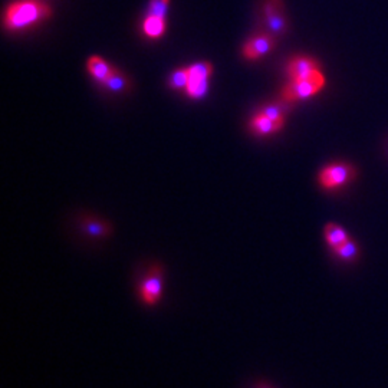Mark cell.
Wrapping results in <instances>:
<instances>
[{"label": "cell", "instance_id": "10", "mask_svg": "<svg viewBox=\"0 0 388 388\" xmlns=\"http://www.w3.org/2000/svg\"><path fill=\"white\" fill-rule=\"evenodd\" d=\"M324 236L326 244L331 249H335L338 246H341L343 244L350 239L347 230L344 227L339 226L338 223H328L324 229Z\"/></svg>", "mask_w": 388, "mask_h": 388}, {"label": "cell", "instance_id": "8", "mask_svg": "<svg viewBox=\"0 0 388 388\" xmlns=\"http://www.w3.org/2000/svg\"><path fill=\"white\" fill-rule=\"evenodd\" d=\"M81 226H82V230L85 232V234H88L89 237L103 239V237H108L113 232L110 223H107L101 219L91 217V216L82 219Z\"/></svg>", "mask_w": 388, "mask_h": 388}, {"label": "cell", "instance_id": "2", "mask_svg": "<svg viewBox=\"0 0 388 388\" xmlns=\"http://www.w3.org/2000/svg\"><path fill=\"white\" fill-rule=\"evenodd\" d=\"M325 85V78L321 71H316L305 78L295 79L286 85L282 91V98L286 103H295L307 100L309 96L318 93Z\"/></svg>", "mask_w": 388, "mask_h": 388}, {"label": "cell", "instance_id": "15", "mask_svg": "<svg viewBox=\"0 0 388 388\" xmlns=\"http://www.w3.org/2000/svg\"><path fill=\"white\" fill-rule=\"evenodd\" d=\"M103 85L107 89L113 91V92H121V91H124L128 86V81H127V78L122 74H120L118 71H114L113 75Z\"/></svg>", "mask_w": 388, "mask_h": 388}, {"label": "cell", "instance_id": "9", "mask_svg": "<svg viewBox=\"0 0 388 388\" xmlns=\"http://www.w3.org/2000/svg\"><path fill=\"white\" fill-rule=\"evenodd\" d=\"M285 120H273L266 117L265 114H259L258 117H255L251 122V128L255 134L259 135H268V134H273L276 131H279L283 127Z\"/></svg>", "mask_w": 388, "mask_h": 388}, {"label": "cell", "instance_id": "3", "mask_svg": "<svg viewBox=\"0 0 388 388\" xmlns=\"http://www.w3.org/2000/svg\"><path fill=\"white\" fill-rule=\"evenodd\" d=\"M353 166L346 163H335L322 169L318 174V183L325 190H336L347 186L355 177Z\"/></svg>", "mask_w": 388, "mask_h": 388}, {"label": "cell", "instance_id": "1", "mask_svg": "<svg viewBox=\"0 0 388 388\" xmlns=\"http://www.w3.org/2000/svg\"><path fill=\"white\" fill-rule=\"evenodd\" d=\"M51 15V8L39 0H21L6 9L5 26L9 30H22L47 19Z\"/></svg>", "mask_w": 388, "mask_h": 388}, {"label": "cell", "instance_id": "18", "mask_svg": "<svg viewBox=\"0 0 388 388\" xmlns=\"http://www.w3.org/2000/svg\"><path fill=\"white\" fill-rule=\"evenodd\" d=\"M169 4H170V0H150L149 15L166 19V15L169 11Z\"/></svg>", "mask_w": 388, "mask_h": 388}, {"label": "cell", "instance_id": "5", "mask_svg": "<svg viewBox=\"0 0 388 388\" xmlns=\"http://www.w3.org/2000/svg\"><path fill=\"white\" fill-rule=\"evenodd\" d=\"M265 26L273 36H282L287 30V21L283 13L280 0H268L265 8Z\"/></svg>", "mask_w": 388, "mask_h": 388}, {"label": "cell", "instance_id": "14", "mask_svg": "<svg viewBox=\"0 0 388 388\" xmlns=\"http://www.w3.org/2000/svg\"><path fill=\"white\" fill-rule=\"evenodd\" d=\"M188 69V81H209L213 67L209 62H199L187 68Z\"/></svg>", "mask_w": 388, "mask_h": 388}, {"label": "cell", "instance_id": "7", "mask_svg": "<svg viewBox=\"0 0 388 388\" xmlns=\"http://www.w3.org/2000/svg\"><path fill=\"white\" fill-rule=\"evenodd\" d=\"M316 71H319L318 62L308 57H298V58L290 61L287 65V74H289L290 81L305 78Z\"/></svg>", "mask_w": 388, "mask_h": 388}, {"label": "cell", "instance_id": "4", "mask_svg": "<svg viewBox=\"0 0 388 388\" xmlns=\"http://www.w3.org/2000/svg\"><path fill=\"white\" fill-rule=\"evenodd\" d=\"M139 299L144 305L153 307L159 302L163 292V266L153 265L139 285Z\"/></svg>", "mask_w": 388, "mask_h": 388}, {"label": "cell", "instance_id": "11", "mask_svg": "<svg viewBox=\"0 0 388 388\" xmlns=\"http://www.w3.org/2000/svg\"><path fill=\"white\" fill-rule=\"evenodd\" d=\"M88 71H89V74H91L96 81L101 82V84H104V82L113 75V72H114L115 69H113V68L110 67V64L105 62L103 58H100V57H91V58L88 59Z\"/></svg>", "mask_w": 388, "mask_h": 388}, {"label": "cell", "instance_id": "19", "mask_svg": "<svg viewBox=\"0 0 388 388\" xmlns=\"http://www.w3.org/2000/svg\"><path fill=\"white\" fill-rule=\"evenodd\" d=\"M262 114H265L266 117L273 118V120H285V110L278 104H272V105L265 107Z\"/></svg>", "mask_w": 388, "mask_h": 388}, {"label": "cell", "instance_id": "6", "mask_svg": "<svg viewBox=\"0 0 388 388\" xmlns=\"http://www.w3.org/2000/svg\"><path fill=\"white\" fill-rule=\"evenodd\" d=\"M275 36L270 33L259 35L253 39H251L245 47H244V55L248 59H259L265 55H268L275 46Z\"/></svg>", "mask_w": 388, "mask_h": 388}, {"label": "cell", "instance_id": "20", "mask_svg": "<svg viewBox=\"0 0 388 388\" xmlns=\"http://www.w3.org/2000/svg\"><path fill=\"white\" fill-rule=\"evenodd\" d=\"M255 388H273V387H272V385H269L268 382H263V381H261V382H256Z\"/></svg>", "mask_w": 388, "mask_h": 388}, {"label": "cell", "instance_id": "17", "mask_svg": "<svg viewBox=\"0 0 388 388\" xmlns=\"http://www.w3.org/2000/svg\"><path fill=\"white\" fill-rule=\"evenodd\" d=\"M188 69L183 68V69H177L176 72L171 74L170 76V86L174 89H186L187 84H188Z\"/></svg>", "mask_w": 388, "mask_h": 388}, {"label": "cell", "instance_id": "12", "mask_svg": "<svg viewBox=\"0 0 388 388\" xmlns=\"http://www.w3.org/2000/svg\"><path fill=\"white\" fill-rule=\"evenodd\" d=\"M142 30L149 38L157 39V38L163 36L166 32V19L149 15L142 23Z\"/></svg>", "mask_w": 388, "mask_h": 388}, {"label": "cell", "instance_id": "13", "mask_svg": "<svg viewBox=\"0 0 388 388\" xmlns=\"http://www.w3.org/2000/svg\"><path fill=\"white\" fill-rule=\"evenodd\" d=\"M332 252L336 258L343 259V261H355L360 255V248L354 240L348 239L346 244H343L341 246L332 249Z\"/></svg>", "mask_w": 388, "mask_h": 388}, {"label": "cell", "instance_id": "16", "mask_svg": "<svg viewBox=\"0 0 388 388\" xmlns=\"http://www.w3.org/2000/svg\"><path fill=\"white\" fill-rule=\"evenodd\" d=\"M207 88H209V81H188L186 91L191 98H202V96L206 95Z\"/></svg>", "mask_w": 388, "mask_h": 388}]
</instances>
